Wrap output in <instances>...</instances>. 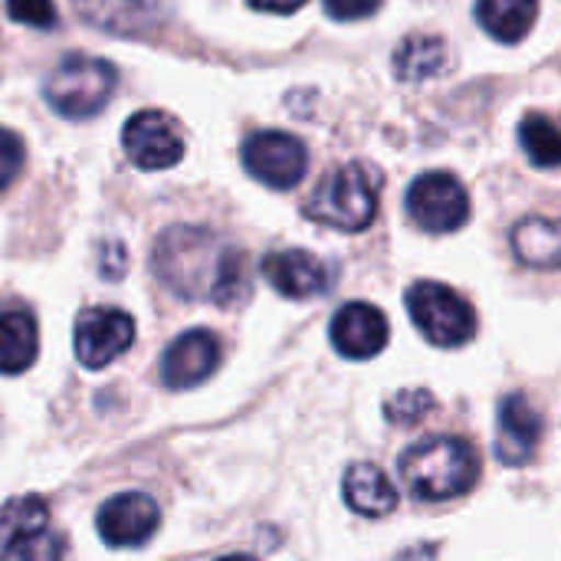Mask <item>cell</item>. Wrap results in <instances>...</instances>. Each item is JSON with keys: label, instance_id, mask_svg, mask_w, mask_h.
I'll return each mask as SVG.
<instances>
[{"label": "cell", "instance_id": "obj_1", "mask_svg": "<svg viewBox=\"0 0 561 561\" xmlns=\"http://www.w3.org/2000/svg\"><path fill=\"white\" fill-rule=\"evenodd\" d=\"M158 279L184 299H214L230 309L250 296L247 253L201 227H171L154 243Z\"/></svg>", "mask_w": 561, "mask_h": 561}, {"label": "cell", "instance_id": "obj_2", "mask_svg": "<svg viewBox=\"0 0 561 561\" xmlns=\"http://www.w3.org/2000/svg\"><path fill=\"white\" fill-rule=\"evenodd\" d=\"M398 467L408 493L427 503L454 500L480 480V457L460 437H424L401 454Z\"/></svg>", "mask_w": 561, "mask_h": 561}, {"label": "cell", "instance_id": "obj_3", "mask_svg": "<svg viewBox=\"0 0 561 561\" xmlns=\"http://www.w3.org/2000/svg\"><path fill=\"white\" fill-rule=\"evenodd\" d=\"M306 214L335 230H365L378 214V174L368 164H342L319 181Z\"/></svg>", "mask_w": 561, "mask_h": 561}, {"label": "cell", "instance_id": "obj_4", "mask_svg": "<svg viewBox=\"0 0 561 561\" xmlns=\"http://www.w3.org/2000/svg\"><path fill=\"white\" fill-rule=\"evenodd\" d=\"M115 89V66L95 56H66L43 82L46 102L66 118L95 115Z\"/></svg>", "mask_w": 561, "mask_h": 561}, {"label": "cell", "instance_id": "obj_5", "mask_svg": "<svg viewBox=\"0 0 561 561\" xmlns=\"http://www.w3.org/2000/svg\"><path fill=\"white\" fill-rule=\"evenodd\" d=\"M404 302L421 335L437 348H460L477 335L473 306L444 283H414Z\"/></svg>", "mask_w": 561, "mask_h": 561}, {"label": "cell", "instance_id": "obj_6", "mask_svg": "<svg viewBox=\"0 0 561 561\" xmlns=\"http://www.w3.org/2000/svg\"><path fill=\"white\" fill-rule=\"evenodd\" d=\"M408 214L427 233H454L470 217V194L450 171H427L408 191Z\"/></svg>", "mask_w": 561, "mask_h": 561}, {"label": "cell", "instance_id": "obj_7", "mask_svg": "<svg viewBox=\"0 0 561 561\" xmlns=\"http://www.w3.org/2000/svg\"><path fill=\"white\" fill-rule=\"evenodd\" d=\"M243 164L256 181H263L276 191H286L302 181V174L309 168V154L296 135L256 131L243 141Z\"/></svg>", "mask_w": 561, "mask_h": 561}, {"label": "cell", "instance_id": "obj_8", "mask_svg": "<svg viewBox=\"0 0 561 561\" xmlns=\"http://www.w3.org/2000/svg\"><path fill=\"white\" fill-rule=\"evenodd\" d=\"M122 145L128 158L145 171H161L184 158V138H181L178 122L154 108H145L128 118L122 131Z\"/></svg>", "mask_w": 561, "mask_h": 561}, {"label": "cell", "instance_id": "obj_9", "mask_svg": "<svg viewBox=\"0 0 561 561\" xmlns=\"http://www.w3.org/2000/svg\"><path fill=\"white\" fill-rule=\"evenodd\" d=\"M135 342V322L122 309H85L76 319V355L85 368H105Z\"/></svg>", "mask_w": 561, "mask_h": 561}, {"label": "cell", "instance_id": "obj_10", "mask_svg": "<svg viewBox=\"0 0 561 561\" xmlns=\"http://www.w3.org/2000/svg\"><path fill=\"white\" fill-rule=\"evenodd\" d=\"M161 523L154 500L145 493H118L99 510V536L115 549L145 546Z\"/></svg>", "mask_w": 561, "mask_h": 561}, {"label": "cell", "instance_id": "obj_11", "mask_svg": "<svg viewBox=\"0 0 561 561\" xmlns=\"http://www.w3.org/2000/svg\"><path fill=\"white\" fill-rule=\"evenodd\" d=\"M217 365H220L217 335H210L207 329H194L168 345L164 362H161V381L174 391L194 388V385L207 381L217 371Z\"/></svg>", "mask_w": 561, "mask_h": 561}, {"label": "cell", "instance_id": "obj_12", "mask_svg": "<svg viewBox=\"0 0 561 561\" xmlns=\"http://www.w3.org/2000/svg\"><path fill=\"white\" fill-rule=\"evenodd\" d=\"M496 454L506 467H523L536 457L542 440V414L526 394H510L500 404L496 421Z\"/></svg>", "mask_w": 561, "mask_h": 561}, {"label": "cell", "instance_id": "obj_13", "mask_svg": "<svg viewBox=\"0 0 561 561\" xmlns=\"http://www.w3.org/2000/svg\"><path fill=\"white\" fill-rule=\"evenodd\" d=\"M332 345L339 355L365 362L388 345V319L368 302H348L332 319Z\"/></svg>", "mask_w": 561, "mask_h": 561}, {"label": "cell", "instance_id": "obj_14", "mask_svg": "<svg viewBox=\"0 0 561 561\" xmlns=\"http://www.w3.org/2000/svg\"><path fill=\"white\" fill-rule=\"evenodd\" d=\"M266 283L289 299H312L329 289V266L306 250H279L263 260Z\"/></svg>", "mask_w": 561, "mask_h": 561}, {"label": "cell", "instance_id": "obj_15", "mask_svg": "<svg viewBox=\"0 0 561 561\" xmlns=\"http://www.w3.org/2000/svg\"><path fill=\"white\" fill-rule=\"evenodd\" d=\"M72 3L85 23L122 36L154 30L171 10V0H72Z\"/></svg>", "mask_w": 561, "mask_h": 561}, {"label": "cell", "instance_id": "obj_16", "mask_svg": "<svg viewBox=\"0 0 561 561\" xmlns=\"http://www.w3.org/2000/svg\"><path fill=\"white\" fill-rule=\"evenodd\" d=\"M519 263L536 270H561V217H526L513 230Z\"/></svg>", "mask_w": 561, "mask_h": 561}, {"label": "cell", "instance_id": "obj_17", "mask_svg": "<svg viewBox=\"0 0 561 561\" xmlns=\"http://www.w3.org/2000/svg\"><path fill=\"white\" fill-rule=\"evenodd\" d=\"M345 503L362 516H388L398 506V490L375 463H355L345 473Z\"/></svg>", "mask_w": 561, "mask_h": 561}, {"label": "cell", "instance_id": "obj_18", "mask_svg": "<svg viewBox=\"0 0 561 561\" xmlns=\"http://www.w3.org/2000/svg\"><path fill=\"white\" fill-rule=\"evenodd\" d=\"M39 335L36 319L30 312H3L0 316V375H20L36 362Z\"/></svg>", "mask_w": 561, "mask_h": 561}, {"label": "cell", "instance_id": "obj_19", "mask_svg": "<svg viewBox=\"0 0 561 561\" xmlns=\"http://www.w3.org/2000/svg\"><path fill=\"white\" fill-rule=\"evenodd\" d=\"M539 16V0H477V20L500 43H519Z\"/></svg>", "mask_w": 561, "mask_h": 561}, {"label": "cell", "instance_id": "obj_20", "mask_svg": "<svg viewBox=\"0 0 561 561\" xmlns=\"http://www.w3.org/2000/svg\"><path fill=\"white\" fill-rule=\"evenodd\" d=\"M450 62V53H447V43L440 36H408L398 53H394V72L398 79L404 82H424V79H434L447 69Z\"/></svg>", "mask_w": 561, "mask_h": 561}, {"label": "cell", "instance_id": "obj_21", "mask_svg": "<svg viewBox=\"0 0 561 561\" xmlns=\"http://www.w3.org/2000/svg\"><path fill=\"white\" fill-rule=\"evenodd\" d=\"M49 526L46 503L36 496H20L0 510V561L7 559L26 536L39 533Z\"/></svg>", "mask_w": 561, "mask_h": 561}, {"label": "cell", "instance_id": "obj_22", "mask_svg": "<svg viewBox=\"0 0 561 561\" xmlns=\"http://www.w3.org/2000/svg\"><path fill=\"white\" fill-rule=\"evenodd\" d=\"M519 141L533 164L561 168V125H556L549 115H526L519 125Z\"/></svg>", "mask_w": 561, "mask_h": 561}, {"label": "cell", "instance_id": "obj_23", "mask_svg": "<svg viewBox=\"0 0 561 561\" xmlns=\"http://www.w3.org/2000/svg\"><path fill=\"white\" fill-rule=\"evenodd\" d=\"M434 408H437L434 394H431V391L414 388V391H401V394H394V398L388 401L385 414H388V421H391L394 427H414V424H421Z\"/></svg>", "mask_w": 561, "mask_h": 561}, {"label": "cell", "instance_id": "obj_24", "mask_svg": "<svg viewBox=\"0 0 561 561\" xmlns=\"http://www.w3.org/2000/svg\"><path fill=\"white\" fill-rule=\"evenodd\" d=\"M62 559V539L56 536V533H49V526L46 529H39V533H33V536H26L10 556L3 561H59Z\"/></svg>", "mask_w": 561, "mask_h": 561}, {"label": "cell", "instance_id": "obj_25", "mask_svg": "<svg viewBox=\"0 0 561 561\" xmlns=\"http://www.w3.org/2000/svg\"><path fill=\"white\" fill-rule=\"evenodd\" d=\"M7 13H10V20L36 26V30H53L59 20L53 0H7Z\"/></svg>", "mask_w": 561, "mask_h": 561}, {"label": "cell", "instance_id": "obj_26", "mask_svg": "<svg viewBox=\"0 0 561 561\" xmlns=\"http://www.w3.org/2000/svg\"><path fill=\"white\" fill-rule=\"evenodd\" d=\"M20 168H23V141L13 131L0 128V191L20 174Z\"/></svg>", "mask_w": 561, "mask_h": 561}, {"label": "cell", "instance_id": "obj_27", "mask_svg": "<svg viewBox=\"0 0 561 561\" xmlns=\"http://www.w3.org/2000/svg\"><path fill=\"white\" fill-rule=\"evenodd\" d=\"M378 7H381V0H325V10L335 20H365Z\"/></svg>", "mask_w": 561, "mask_h": 561}, {"label": "cell", "instance_id": "obj_28", "mask_svg": "<svg viewBox=\"0 0 561 561\" xmlns=\"http://www.w3.org/2000/svg\"><path fill=\"white\" fill-rule=\"evenodd\" d=\"M306 0H250V7H256V10H266V13H293V10H299Z\"/></svg>", "mask_w": 561, "mask_h": 561}, {"label": "cell", "instance_id": "obj_29", "mask_svg": "<svg viewBox=\"0 0 561 561\" xmlns=\"http://www.w3.org/2000/svg\"><path fill=\"white\" fill-rule=\"evenodd\" d=\"M220 561H256V559H250V556H230V559H220Z\"/></svg>", "mask_w": 561, "mask_h": 561}]
</instances>
